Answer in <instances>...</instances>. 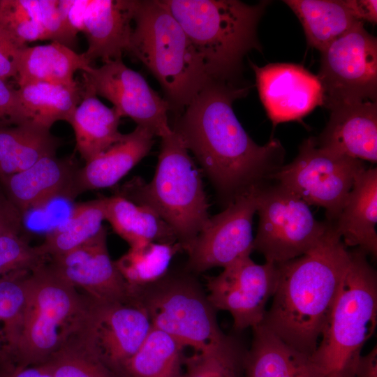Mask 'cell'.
<instances>
[{
	"instance_id": "obj_40",
	"label": "cell",
	"mask_w": 377,
	"mask_h": 377,
	"mask_svg": "<svg viewBox=\"0 0 377 377\" xmlns=\"http://www.w3.org/2000/svg\"><path fill=\"white\" fill-rule=\"evenodd\" d=\"M353 17L358 21L377 22L376 0H345Z\"/></svg>"
},
{
	"instance_id": "obj_35",
	"label": "cell",
	"mask_w": 377,
	"mask_h": 377,
	"mask_svg": "<svg viewBox=\"0 0 377 377\" xmlns=\"http://www.w3.org/2000/svg\"><path fill=\"white\" fill-rule=\"evenodd\" d=\"M30 272H17L0 278V334L5 339L10 356L21 330Z\"/></svg>"
},
{
	"instance_id": "obj_3",
	"label": "cell",
	"mask_w": 377,
	"mask_h": 377,
	"mask_svg": "<svg viewBox=\"0 0 377 377\" xmlns=\"http://www.w3.org/2000/svg\"><path fill=\"white\" fill-rule=\"evenodd\" d=\"M130 54L159 82L175 117L205 86L203 60L162 1H135Z\"/></svg>"
},
{
	"instance_id": "obj_8",
	"label": "cell",
	"mask_w": 377,
	"mask_h": 377,
	"mask_svg": "<svg viewBox=\"0 0 377 377\" xmlns=\"http://www.w3.org/2000/svg\"><path fill=\"white\" fill-rule=\"evenodd\" d=\"M135 300L147 312L153 327L185 347L202 350L226 336L216 310L200 284L187 275L168 274L161 280L133 291Z\"/></svg>"
},
{
	"instance_id": "obj_14",
	"label": "cell",
	"mask_w": 377,
	"mask_h": 377,
	"mask_svg": "<svg viewBox=\"0 0 377 377\" xmlns=\"http://www.w3.org/2000/svg\"><path fill=\"white\" fill-rule=\"evenodd\" d=\"M277 279V264H257L246 256L217 276L207 277V296L216 311L230 313L234 329L239 332L263 322Z\"/></svg>"
},
{
	"instance_id": "obj_38",
	"label": "cell",
	"mask_w": 377,
	"mask_h": 377,
	"mask_svg": "<svg viewBox=\"0 0 377 377\" xmlns=\"http://www.w3.org/2000/svg\"><path fill=\"white\" fill-rule=\"evenodd\" d=\"M27 119L20 102L18 90L0 79V124H18Z\"/></svg>"
},
{
	"instance_id": "obj_7",
	"label": "cell",
	"mask_w": 377,
	"mask_h": 377,
	"mask_svg": "<svg viewBox=\"0 0 377 377\" xmlns=\"http://www.w3.org/2000/svg\"><path fill=\"white\" fill-rule=\"evenodd\" d=\"M88 304L80 293L45 263L31 271L27 302L10 357L17 367L38 366L74 332Z\"/></svg>"
},
{
	"instance_id": "obj_30",
	"label": "cell",
	"mask_w": 377,
	"mask_h": 377,
	"mask_svg": "<svg viewBox=\"0 0 377 377\" xmlns=\"http://www.w3.org/2000/svg\"><path fill=\"white\" fill-rule=\"evenodd\" d=\"M17 90L27 119L49 130L57 121L68 122L82 97L79 86L34 82Z\"/></svg>"
},
{
	"instance_id": "obj_21",
	"label": "cell",
	"mask_w": 377,
	"mask_h": 377,
	"mask_svg": "<svg viewBox=\"0 0 377 377\" xmlns=\"http://www.w3.org/2000/svg\"><path fill=\"white\" fill-rule=\"evenodd\" d=\"M155 135L138 126L105 151L77 170L75 181V197L86 191L112 187L146 156Z\"/></svg>"
},
{
	"instance_id": "obj_33",
	"label": "cell",
	"mask_w": 377,
	"mask_h": 377,
	"mask_svg": "<svg viewBox=\"0 0 377 377\" xmlns=\"http://www.w3.org/2000/svg\"><path fill=\"white\" fill-rule=\"evenodd\" d=\"M245 351L226 335L221 341L185 357L184 377H244Z\"/></svg>"
},
{
	"instance_id": "obj_43",
	"label": "cell",
	"mask_w": 377,
	"mask_h": 377,
	"mask_svg": "<svg viewBox=\"0 0 377 377\" xmlns=\"http://www.w3.org/2000/svg\"><path fill=\"white\" fill-rule=\"evenodd\" d=\"M13 364L7 351L0 346V372L8 365Z\"/></svg>"
},
{
	"instance_id": "obj_19",
	"label": "cell",
	"mask_w": 377,
	"mask_h": 377,
	"mask_svg": "<svg viewBox=\"0 0 377 377\" xmlns=\"http://www.w3.org/2000/svg\"><path fill=\"white\" fill-rule=\"evenodd\" d=\"M77 170L71 160L48 156L22 172L1 178L0 186L24 216L54 198L73 199Z\"/></svg>"
},
{
	"instance_id": "obj_17",
	"label": "cell",
	"mask_w": 377,
	"mask_h": 377,
	"mask_svg": "<svg viewBox=\"0 0 377 377\" xmlns=\"http://www.w3.org/2000/svg\"><path fill=\"white\" fill-rule=\"evenodd\" d=\"M249 64L260 100L274 126L300 120L323 105V89L318 76L302 66L276 63L260 67L251 61Z\"/></svg>"
},
{
	"instance_id": "obj_42",
	"label": "cell",
	"mask_w": 377,
	"mask_h": 377,
	"mask_svg": "<svg viewBox=\"0 0 377 377\" xmlns=\"http://www.w3.org/2000/svg\"><path fill=\"white\" fill-rule=\"evenodd\" d=\"M0 377H52L38 366L25 367H17L10 364L0 372Z\"/></svg>"
},
{
	"instance_id": "obj_28",
	"label": "cell",
	"mask_w": 377,
	"mask_h": 377,
	"mask_svg": "<svg viewBox=\"0 0 377 377\" xmlns=\"http://www.w3.org/2000/svg\"><path fill=\"white\" fill-rule=\"evenodd\" d=\"M302 23L310 46L323 51L358 22L345 0H286Z\"/></svg>"
},
{
	"instance_id": "obj_18",
	"label": "cell",
	"mask_w": 377,
	"mask_h": 377,
	"mask_svg": "<svg viewBox=\"0 0 377 377\" xmlns=\"http://www.w3.org/2000/svg\"><path fill=\"white\" fill-rule=\"evenodd\" d=\"M329 121L315 138L316 144L332 152L377 161V101L343 103L330 109Z\"/></svg>"
},
{
	"instance_id": "obj_13",
	"label": "cell",
	"mask_w": 377,
	"mask_h": 377,
	"mask_svg": "<svg viewBox=\"0 0 377 377\" xmlns=\"http://www.w3.org/2000/svg\"><path fill=\"white\" fill-rule=\"evenodd\" d=\"M83 73L84 90L108 100L120 117H130L161 138L172 133L168 103L122 59L103 61Z\"/></svg>"
},
{
	"instance_id": "obj_34",
	"label": "cell",
	"mask_w": 377,
	"mask_h": 377,
	"mask_svg": "<svg viewBox=\"0 0 377 377\" xmlns=\"http://www.w3.org/2000/svg\"><path fill=\"white\" fill-rule=\"evenodd\" d=\"M38 367L52 377H123L96 357L73 335Z\"/></svg>"
},
{
	"instance_id": "obj_37",
	"label": "cell",
	"mask_w": 377,
	"mask_h": 377,
	"mask_svg": "<svg viewBox=\"0 0 377 377\" xmlns=\"http://www.w3.org/2000/svg\"><path fill=\"white\" fill-rule=\"evenodd\" d=\"M26 45L20 44L13 36L0 27V79L6 80L17 75L21 50Z\"/></svg>"
},
{
	"instance_id": "obj_16",
	"label": "cell",
	"mask_w": 377,
	"mask_h": 377,
	"mask_svg": "<svg viewBox=\"0 0 377 377\" xmlns=\"http://www.w3.org/2000/svg\"><path fill=\"white\" fill-rule=\"evenodd\" d=\"M50 266L91 299L104 302L135 301L107 247L105 228L80 246L52 258Z\"/></svg>"
},
{
	"instance_id": "obj_22",
	"label": "cell",
	"mask_w": 377,
	"mask_h": 377,
	"mask_svg": "<svg viewBox=\"0 0 377 377\" xmlns=\"http://www.w3.org/2000/svg\"><path fill=\"white\" fill-rule=\"evenodd\" d=\"M377 170H364L356 177L337 220L332 223L346 246L377 255Z\"/></svg>"
},
{
	"instance_id": "obj_24",
	"label": "cell",
	"mask_w": 377,
	"mask_h": 377,
	"mask_svg": "<svg viewBox=\"0 0 377 377\" xmlns=\"http://www.w3.org/2000/svg\"><path fill=\"white\" fill-rule=\"evenodd\" d=\"M251 329L244 377H312L309 356L288 345L262 323Z\"/></svg>"
},
{
	"instance_id": "obj_9",
	"label": "cell",
	"mask_w": 377,
	"mask_h": 377,
	"mask_svg": "<svg viewBox=\"0 0 377 377\" xmlns=\"http://www.w3.org/2000/svg\"><path fill=\"white\" fill-rule=\"evenodd\" d=\"M259 224L253 251L266 262L279 264L312 249L323 237L330 222L317 221L309 205L279 184L262 185L258 197Z\"/></svg>"
},
{
	"instance_id": "obj_12",
	"label": "cell",
	"mask_w": 377,
	"mask_h": 377,
	"mask_svg": "<svg viewBox=\"0 0 377 377\" xmlns=\"http://www.w3.org/2000/svg\"><path fill=\"white\" fill-rule=\"evenodd\" d=\"M151 327L147 312L136 301L104 302L88 297L84 313L71 335L121 375Z\"/></svg>"
},
{
	"instance_id": "obj_39",
	"label": "cell",
	"mask_w": 377,
	"mask_h": 377,
	"mask_svg": "<svg viewBox=\"0 0 377 377\" xmlns=\"http://www.w3.org/2000/svg\"><path fill=\"white\" fill-rule=\"evenodd\" d=\"M20 211L8 199L0 186V237L9 234H20L22 227Z\"/></svg>"
},
{
	"instance_id": "obj_31",
	"label": "cell",
	"mask_w": 377,
	"mask_h": 377,
	"mask_svg": "<svg viewBox=\"0 0 377 377\" xmlns=\"http://www.w3.org/2000/svg\"><path fill=\"white\" fill-rule=\"evenodd\" d=\"M104 220L105 198L77 204L68 219L50 232L38 247L46 257L63 255L96 235Z\"/></svg>"
},
{
	"instance_id": "obj_4",
	"label": "cell",
	"mask_w": 377,
	"mask_h": 377,
	"mask_svg": "<svg viewBox=\"0 0 377 377\" xmlns=\"http://www.w3.org/2000/svg\"><path fill=\"white\" fill-rule=\"evenodd\" d=\"M201 56L211 79L239 80L244 56L260 50L258 22L269 2L162 0Z\"/></svg>"
},
{
	"instance_id": "obj_20",
	"label": "cell",
	"mask_w": 377,
	"mask_h": 377,
	"mask_svg": "<svg viewBox=\"0 0 377 377\" xmlns=\"http://www.w3.org/2000/svg\"><path fill=\"white\" fill-rule=\"evenodd\" d=\"M135 0H87L82 31L88 48L83 53L91 63L121 59L130 52Z\"/></svg>"
},
{
	"instance_id": "obj_6",
	"label": "cell",
	"mask_w": 377,
	"mask_h": 377,
	"mask_svg": "<svg viewBox=\"0 0 377 377\" xmlns=\"http://www.w3.org/2000/svg\"><path fill=\"white\" fill-rule=\"evenodd\" d=\"M157 213L172 228L184 251L209 219V205L199 169L179 135L161 138L158 163L149 183L135 178L118 193Z\"/></svg>"
},
{
	"instance_id": "obj_23",
	"label": "cell",
	"mask_w": 377,
	"mask_h": 377,
	"mask_svg": "<svg viewBox=\"0 0 377 377\" xmlns=\"http://www.w3.org/2000/svg\"><path fill=\"white\" fill-rule=\"evenodd\" d=\"M92 66L84 54L57 42L21 50L18 67L19 87L34 82H46L70 87H77L74 75L88 72Z\"/></svg>"
},
{
	"instance_id": "obj_5",
	"label": "cell",
	"mask_w": 377,
	"mask_h": 377,
	"mask_svg": "<svg viewBox=\"0 0 377 377\" xmlns=\"http://www.w3.org/2000/svg\"><path fill=\"white\" fill-rule=\"evenodd\" d=\"M376 323V272L357 249L350 251L348 270L310 357L312 377H355L362 350Z\"/></svg>"
},
{
	"instance_id": "obj_1",
	"label": "cell",
	"mask_w": 377,
	"mask_h": 377,
	"mask_svg": "<svg viewBox=\"0 0 377 377\" xmlns=\"http://www.w3.org/2000/svg\"><path fill=\"white\" fill-rule=\"evenodd\" d=\"M250 86L209 78L172 128L192 152L226 206L263 184L282 165L285 150L272 138L260 146L237 119L233 102Z\"/></svg>"
},
{
	"instance_id": "obj_10",
	"label": "cell",
	"mask_w": 377,
	"mask_h": 377,
	"mask_svg": "<svg viewBox=\"0 0 377 377\" xmlns=\"http://www.w3.org/2000/svg\"><path fill=\"white\" fill-rule=\"evenodd\" d=\"M365 169L363 161L323 149L311 137L302 142L296 158L270 179L309 205L325 208L327 221L334 223L356 177Z\"/></svg>"
},
{
	"instance_id": "obj_29",
	"label": "cell",
	"mask_w": 377,
	"mask_h": 377,
	"mask_svg": "<svg viewBox=\"0 0 377 377\" xmlns=\"http://www.w3.org/2000/svg\"><path fill=\"white\" fill-rule=\"evenodd\" d=\"M185 346L151 327L135 355L121 371L123 377H184Z\"/></svg>"
},
{
	"instance_id": "obj_11",
	"label": "cell",
	"mask_w": 377,
	"mask_h": 377,
	"mask_svg": "<svg viewBox=\"0 0 377 377\" xmlns=\"http://www.w3.org/2000/svg\"><path fill=\"white\" fill-rule=\"evenodd\" d=\"M323 106L377 101V40L358 21L320 52Z\"/></svg>"
},
{
	"instance_id": "obj_32",
	"label": "cell",
	"mask_w": 377,
	"mask_h": 377,
	"mask_svg": "<svg viewBox=\"0 0 377 377\" xmlns=\"http://www.w3.org/2000/svg\"><path fill=\"white\" fill-rule=\"evenodd\" d=\"M182 250V246L178 242H148L130 247L114 263L133 293L163 278L168 274L172 259Z\"/></svg>"
},
{
	"instance_id": "obj_2",
	"label": "cell",
	"mask_w": 377,
	"mask_h": 377,
	"mask_svg": "<svg viewBox=\"0 0 377 377\" xmlns=\"http://www.w3.org/2000/svg\"><path fill=\"white\" fill-rule=\"evenodd\" d=\"M350 251L332 223L304 254L277 264L278 279L261 323L285 343L311 357L348 270Z\"/></svg>"
},
{
	"instance_id": "obj_27",
	"label": "cell",
	"mask_w": 377,
	"mask_h": 377,
	"mask_svg": "<svg viewBox=\"0 0 377 377\" xmlns=\"http://www.w3.org/2000/svg\"><path fill=\"white\" fill-rule=\"evenodd\" d=\"M105 220L130 247L148 242L174 243L176 236L167 223L150 207L117 194L105 198Z\"/></svg>"
},
{
	"instance_id": "obj_36",
	"label": "cell",
	"mask_w": 377,
	"mask_h": 377,
	"mask_svg": "<svg viewBox=\"0 0 377 377\" xmlns=\"http://www.w3.org/2000/svg\"><path fill=\"white\" fill-rule=\"evenodd\" d=\"M45 256L20 234L0 237V278L14 272L31 271L44 264Z\"/></svg>"
},
{
	"instance_id": "obj_26",
	"label": "cell",
	"mask_w": 377,
	"mask_h": 377,
	"mask_svg": "<svg viewBox=\"0 0 377 377\" xmlns=\"http://www.w3.org/2000/svg\"><path fill=\"white\" fill-rule=\"evenodd\" d=\"M59 140L31 121L0 124V179L22 172L40 158L55 155Z\"/></svg>"
},
{
	"instance_id": "obj_41",
	"label": "cell",
	"mask_w": 377,
	"mask_h": 377,
	"mask_svg": "<svg viewBox=\"0 0 377 377\" xmlns=\"http://www.w3.org/2000/svg\"><path fill=\"white\" fill-rule=\"evenodd\" d=\"M355 377H377V347L375 346L366 355H361L355 372Z\"/></svg>"
},
{
	"instance_id": "obj_25",
	"label": "cell",
	"mask_w": 377,
	"mask_h": 377,
	"mask_svg": "<svg viewBox=\"0 0 377 377\" xmlns=\"http://www.w3.org/2000/svg\"><path fill=\"white\" fill-rule=\"evenodd\" d=\"M120 117L105 105L97 96L83 90L82 98L68 121L74 131L76 149L86 161L121 140Z\"/></svg>"
},
{
	"instance_id": "obj_15",
	"label": "cell",
	"mask_w": 377,
	"mask_h": 377,
	"mask_svg": "<svg viewBox=\"0 0 377 377\" xmlns=\"http://www.w3.org/2000/svg\"><path fill=\"white\" fill-rule=\"evenodd\" d=\"M261 186L238 195L223 211L209 218L185 251L188 256V271L201 273L213 267L224 268L250 256L253 251V217Z\"/></svg>"
}]
</instances>
